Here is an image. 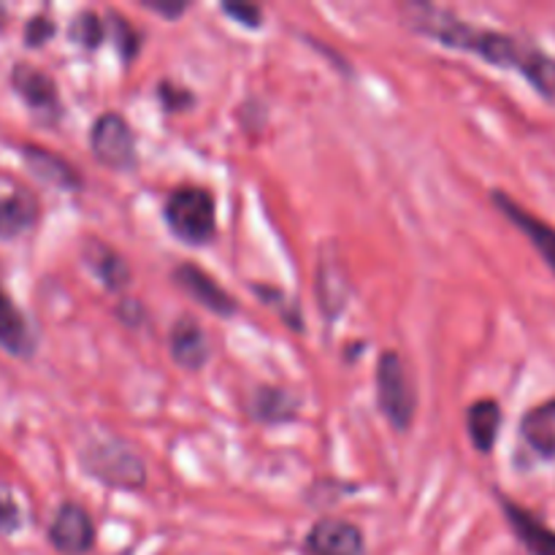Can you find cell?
Returning a JSON list of instances; mask_svg holds the SVG:
<instances>
[{
	"label": "cell",
	"instance_id": "cell-15",
	"mask_svg": "<svg viewBox=\"0 0 555 555\" xmlns=\"http://www.w3.org/2000/svg\"><path fill=\"white\" fill-rule=\"evenodd\" d=\"M81 255H85V263L103 282L106 291L119 293L130 285V266L125 263V258L114 247L98 242V238H87Z\"/></svg>",
	"mask_w": 555,
	"mask_h": 555
},
{
	"label": "cell",
	"instance_id": "cell-10",
	"mask_svg": "<svg viewBox=\"0 0 555 555\" xmlns=\"http://www.w3.org/2000/svg\"><path fill=\"white\" fill-rule=\"evenodd\" d=\"M304 551L309 555H366V540L350 520L323 518L309 529Z\"/></svg>",
	"mask_w": 555,
	"mask_h": 555
},
{
	"label": "cell",
	"instance_id": "cell-1",
	"mask_svg": "<svg viewBox=\"0 0 555 555\" xmlns=\"http://www.w3.org/2000/svg\"><path fill=\"white\" fill-rule=\"evenodd\" d=\"M163 217L173 236L190 247H204L217 233L215 195L198 184H184L168 193Z\"/></svg>",
	"mask_w": 555,
	"mask_h": 555
},
{
	"label": "cell",
	"instance_id": "cell-27",
	"mask_svg": "<svg viewBox=\"0 0 555 555\" xmlns=\"http://www.w3.org/2000/svg\"><path fill=\"white\" fill-rule=\"evenodd\" d=\"M20 529V509L11 499H0V534H11Z\"/></svg>",
	"mask_w": 555,
	"mask_h": 555
},
{
	"label": "cell",
	"instance_id": "cell-2",
	"mask_svg": "<svg viewBox=\"0 0 555 555\" xmlns=\"http://www.w3.org/2000/svg\"><path fill=\"white\" fill-rule=\"evenodd\" d=\"M377 404L385 421L399 434H406L415 426L417 390L406 372L404 358L396 350H385L377 361Z\"/></svg>",
	"mask_w": 555,
	"mask_h": 555
},
{
	"label": "cell",
	"instance_id": "cell-29",
	"mask_svg": "<svg viewBox=\"0 0 555 555\" xmlns=\"http://www.w3.org/2000/svg\"><path fill=\"white\" fill-rule=\"evenodd\" d=\"M141 5L155 11V14L166 16V20H179V16L188 11V3H157V0H150V3H141Z\"/></svg>",
	"mask_w": 555,
	"mask_h": 555
},
{
	"label": "cell",
	"instance_id": "cell-24",
	"mask_svg": "<svg viewBox=\"0 0 555 555\" xmlns=\"http://www.w3.org/2000/svg\"><path fill=\"white\" fill-rule=\"evenodd\" d=\"M157 98H160L166 112H188V108L195 103L193 92L184 90V87L179 85H168V81H163V85L157 87Z\"/></svg>",
	"mask_w": 555,
	"mask_h": 555
},
{
	"label": "cell",
	"instance_id": "cell-3",
	"mask_svg": "<svg viewBox=\"0 0 555 555\" xmlns=\"http://www.w3.org/2000/svg\"><path fill=\"white\" fill-rule=\"evenodd\" d=\"M90 152L103 168H112L117 173H130L139 166L135 133L119 112H106L92 122Z\"/></svg>",
	"mask_w": 555,
	"mask_h": 555
},
{
	"label": "cell",
	"instance_id": "cell-23",
	"mask_svg": "<svg viewBox=\"0 0 555 555\" xmlns=\"http://www.w3.org/2000/svg\"><path fill=\"white\" fill-rule=\"evenodd\" d=\"M253 291H255V296L263 298L266 307H271L276 314H282V320H285L291 328L304 331V318H298L296 312H291V309H296V307H293V301L285 296V293L276 291V287H269V285H253Z\"/></svg>",
	"mask_w": 555,
	"mask_h": 555
},
{
	"label": "cell",
	"instance_id": "cell-19",
	"mask_svg": "<svg viewBox=\"0 0 555 555\" xmlns=\"http://www.w3.org/2000/svg\"><path fill=\"white\" fill-rule=\"evenodd\" d=\"M499 428H502V406L493 399H480L466 410V431L477 453L488 455L496 448Z\"/></svg>",
	"mask_w": 555,
	"mask_h": 555
},
{
	"label": "cell",
	"instance_id": "cell-18",
	"mask_svg": "<svg viewBox=\"0 0 555 555\" xmlns=\"http://www.w3.org/2000/svg\"><path fill=\"white\" fill-rule=\"evenodd\" d=\"M520 437L540 459H555V399L526 412L520 421Z\"/></svg>",
	"mask_w": 555,
	"mask_h": 555
},
{
	"label": "cell",
	"instance_id": "cell-6",
	"mask_svg": "<svg viewBox=\"0 0 555 555\" xmlns=\"http://www.w3.org/2000/svg\"><path fill=\"white\" fill-rule=\"evenodd\" d=\"M11 87L41 122H57L63 114V103H60V92L52 76L30 63H16L11 70Z\"/></svg>",
	"mask_w": 555,
	"mask_h": 555
},
{
	"label": "cell",
	"instance_id": "cell-26",
	"mask_svg": "<svg viewBox=\"0 0 555 555\" xmlns=\"http://www.w3.org/2000/svg\"><path fill=\"white\" fill-rule=\"evenodd\" d=\"M54 36V22L49 16H33L25 25V43L27 47H43Z\"/></svg>",
	"mask_w": 555,
	"mask_h": 555
},
{
	"label": "cell",
	"instance_id": "cell-22",
	"mask_svg": "<svg viewBox=\"0 0 555 555\" xmlns=\"http://www.w3.org/2000/svg\"><path fill=\"white\" fill-rule=\"evenodd\" d=\"M108 20H112V25H106L108 38H112L114 47H117L122 63L130 65L141 49V33L130 25V20H125L122 14H117V11H108Z\"/></svg>",
	"mask_w": 555,
	"mask_h": 555
},
{
	"label": "cell",
	"instance_id": "cell-17",
	"mask_svg": "<svg viewBox=\"0 0 555 555\" xmlns=\"http://www.w3.org/2000/svg\"><path fill=\"white\" fill-rule=\"evenodd\" d=\"M22 157H25V166L36 173L43 182L54 184V188L63 190H79L81 177L74 166H70L65 157L54 155V152L43 150V146H25L22 150Z\"/></svg>",
	"mask_w": 555,
	"mask_h": 555
},
{
	"label": "cell",
	"instance_id": "cell-9",
	"mask_svg": "<svg viewBox=\"0 0 555 555\" xmlns=\"http://www.w3.org/2000/svg\"><path fill=\"white\" fill-rule=\"evenodd\" d=\"M491 204L496 206V209L502 211V215L507 217V220L513 222V225L518 228L526 238H529L531 247L542 255V260L547 263V269L555 274V228L551 225V222H545L542 217L531 215V211L524 209L518 201L509 198L504 190H493Z\"/></svg>",
	"mask_w": 555,
	"mask_h": 555
},
{
	"label": "cell",
	"instance_id": "cell-4",
	"mask_svg": "<svg viewBox=\"0 0 555 555\" xmlns=\"http://www.w3.org/2000/svg\"><path fill=\"white\" fill-rule=\"evenodd\" d=\"M81 464L87 466V472L95 480L119 488V491H135V488H141L146 482L144 461L133 450L125 448L122 442H106L87 450Z\"/></svg>",
	"mask_w": 555,
	"mask_h": 555
},
{
	"label": "cell",
	"instance_id": "cell-7",
	"mask_svg": "<svg viewBox=\"0 0 555 555\" xmlns=\"http://www.w3.org/2000/svg\"><path fill=\"white\" fill-rule=\"evenodd\" d=\"M171 282L184 293V296H190L198 307L217 314V318H233V314L238 312L236 298L195 263L173 266Z\"/></svg>",
	"mask_w": 555,
	"mask_h": 555
},
{
	"label": "cell",
	"instance_id": "cell-11",
	"mask_svg": "<svg viewBox=\"0 0 555 555\" xmlns=\"http://www.w3.org/2000/svg\"><path fill=\"white\" fill-rule=\"evenodd\" d=\"M336 247L328 244V247L320 253L318 263V301L320 312H325V318L336 320L347 309V301H350V274H347V266L339 255H334Z\"/></svg>",
	"mask_w": 555,
	"mask_h": 555
},
{
	"label": "cell",
	"instance_id": "cell-16",
	"mask_svg": "<svg viewBox=\"0 0 555 555\" xmlns=\"http://www.w3.org/2000/svg\"><path fill=\"white\" fill-rule=\"evenodd\" d=\"M0 347L16 358H27L36 350V336L22 309L0 291Z\"/></svg>",
	"mask_w": 555,
	"mask_h": 555
},
{
	"label": "cell",
	"instance_id": "cell-8",
	"mask_svg": "<svg viewBox=\"0 0 555 555\" xmlns=\"http://www.w3.org/2000/svg\"><path fill=\"white\" fill-rule=\"evenodd\" d=\"M49 542L63 555H85L95 545V524L90 513L76 502H63L49 526Z\"/></svg>",
	"mask_w": 555,
	"mask_h": 555
},
{
	"label": "cell",
	"instance_id": "cell-28",
	"mask_svg": "<svg viewBox=\"0 0 555 555\" xmlns=\"http://www.w3.org/2000/svg\"><path fill=\"white\" fill-rule=\"evenodd\" d=\"M117 314L119 318H122V323L125 325H130V328H139V323L141 320L146 318L144 314V307H141L139 301H133V298H130V301H122L117 307Z\"/></svg>",
	"mask_w": 555,
	"mask_h": 555
},
{
	"label": "cell",
	"instance_id": "cell-5",
	"mask_svg": "<svg viewBox=\"0 0 555 555\" xmlns=\"http://www.w3.org/2000/svg\"><path fill=\"white\" fill-rule=\"evenodd\" d=\"M41 206L36 193L20 179L0 173V238L14 242L36 228Z\"/></svg>",
	"mask_w": 555,
	"mask_h": 555
},
{
	"label": "cell",
	"instance_id": "cell-20",
	"mask_svg": "<svg viewBox=\"0 0 555 555\" xmlns=\"http://www.w3.org/2000/svg\"><path fill=\"white\" fill-rule=\"evenodd\" d=\"M520 74H524V79L529 81L545 101L555 103V60L551 54H545L542 49L534 47Z\"/></svg>",
	"mask_w": 555,
	"mask_h": 555
},
{
	"label": "cell",
	"instance_id": "cell-21",
	"mask_svg": "<svg viewBox=\"0 0 555 555\" xmlns=\"http://www.w3.org/2000/svg\"><path fill=\"white\" fill-rule=\"evenodd\" d=\"M68 36L76 47L87 49V52H95V49L108 38V27L95 11H79V14L74 16V22H70Z\"/></svg>",
	"mask_w": 555,
	"mask_h": 555
},
{
	"label": "cell",
	"instance_id": "cell-12",
	"mask_svg": "<svg viewBox=\"0 0 555 555\" xmlns=\"http://www.w3.org/2000/svg\"><path fill=\"white\" fill-rule=\"evenodd\" d=\"M168 356L184 372H201L211 358L209 336L193 314H182L168 334Z\"/></svg>",
	"mask_w": 555,
	"mask_h": 555
},
{
	"label": "cell",
	"instance_id": "cell-25",
	"mask_svg": "<svg viewBox=\"0 0 555 555\" xmlns=\"http://www.w3.org/2000/svg\"><path fill=\"white\" fill-rule=\"evenodd\" d=\"M222 14H228L231 20H236L238 25L249 27V30L263 27V9L255 3H222Z\"/></svg>",
	"mask_w": 555,
	"mask_h": 555
},
{
	"label": "cell",
	"instance_id": "cell-14",
	"mask_svg": "<svg viewBox=\"0 0 555 555\" xmlns=\"http://www.w3.org/2000/svg\"><path fill=\"white\" fill-rule=\"evenodd\" d=\"M249 417L263 426H282V423H291L298 417L301 410V399L296 393H291L287 388H276V385H260L253 390V399H249Z\"/></svg>",
	"mask_w": 555,
	"mask_h": 555
},
{
	"label": "cell",
	"instance_id": "cell-13",
	"mask_svg": "<svg viewBox=\"0 0 555 555\" xmlns=\"http://www.w3.org/2000/svg\"><path fill=\"white\" fill-rule=\"evenodd\" d=\"M502 513L507 518V526L513 529V534L518 537L520 545L526 547L531 555H555V531L545 524L542 518H537L534 513H529L526 507H520L513 499L502 496Z\"/></svg>",
	"mask_w": 555,
	"mask_h": 555
}]
</instances>
